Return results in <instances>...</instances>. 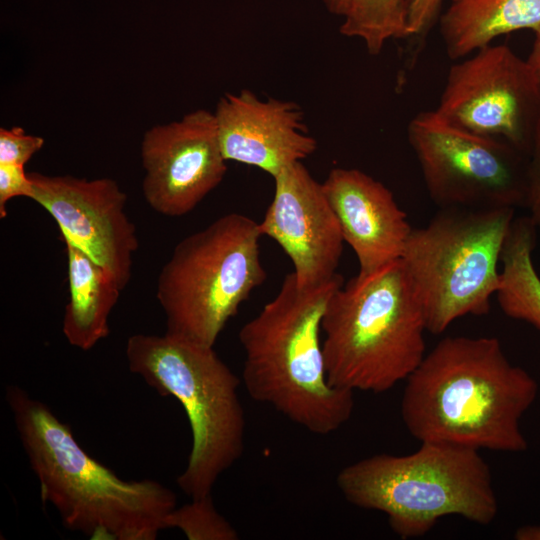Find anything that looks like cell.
<instances>
[{"mask_svg":"<svg viewBox=\"0 0 540 540\" xmlns=\"http://www.w3.org/2000/svg\"><path fill=\"white\" fill-rule=\"evenodd\" d=\"M401 416L417 440L475 450L528 448L521 418L538 383L512 364L496 337L448 336L405 380Z\"/></svg>","mask_w":540,"mask_h":540,"instance_id":"6da1fadb","label":"cell"},{"mask_svg":"<svg viewBox=\"0 0 540 540\" xmlns=\"http://www.w3.org/2000/svg\"><path fill=\"white\" fill-rule=\"evenodd\" d=\"M5 398L30 466L67 529L90 539L154 540L167 529L176 494L157 481H126L91 457L70 427L16 385Z\"/></svg>","mask_w":540,"mask_h":540,"instance_id":"7a4b0ae2","label":"cell"},{"mask_svg":"<svg viewBox=\"0 0 540 540\" xmlns=\"http://www.w3.org/2000/svg\"><path fill=\"white\" fill-rule=\"evenodd\" d=\"M342 284L338 274L303 287L291 272L239 332L249 396L317 435L337 431L354 409V392L328 381L321 338L327 304Z\"/></svg>","mask_w":540,"mask_h":540,"instance_id":"3957f363","label":"cell"},{"mask_svg":"<svg viewBox=\"0 0 540 540\" xmlns=\"http://www.w3.org/2000/svg\"><path fill=\"white\" fill-rule=\"evenodd\" d=\"M426 319L401 261L357 274L331 296L322 320L328 381L352 392L384 393L426 355Z\"/></svg>","mask_w":540,"mask_h":540,"instance_id":"277c9868","label":"cell"},{"mask_svg":"<svg viewBox=\"0 0 540 540\" xmlns=\"http://www.w3.org/2000/svg\"><path fill=\"white\" fill-rule=\"evenodd\" d=\"M336 483L351 504L384 513L402 539L424 536L447 515L488 525L498 513L490 467L466 447L422 442L411 454L373 455L344 467Z\"/></svg>","mask_w":540,"mask_h":540,"instance_id":"5b68a950","label":"cell"},{"mask_svg":"<svg viewBox=\"0 0 540 540\" xmlns=\"http://www.w3.org/2000/svg\"><path fill=\"white\" fill-rule=\"evenodd\" d=\"M125 352L131 372L160 395L177 399L186 412L192 446L178 486L191 499L210 495L244 450L241 380L212 346L168 332L131 335Z\"/></svg>","mask_w":540,"mask_h":540,"instance_id":"8992f818","label":"cell"},{"mask_svg":"<svg viewBox=\"0 0 540 540\" xmlns=\"http://www.w3.org/2000/svg\"><path fill=\"white\" fill-rule=\"evenodd\" d=\"M259 223L225 214L183 238L158 277L168 333L212 346L241 304L266 279Z\"/></svg>","mask_w":540,"mask_h":540,"instance_id":"52a82bcc","label":"cell"},{"mask_svg":"<svg viewBox=\"0 0 540 540\" xmlns=\"http://www.w3.org/2000/svg\"><path fill=\"white\" fill-rule=\"evenodd\" d=\"M515 208H444L413 228L401 261L427 331L443 333L466 315H485L500 285L498 264Z\"/></svg>","mask_w":540,"mask_h":540,"instance_id":"ba28073f","label":"cell"},{"mask_svg":"<svg viewBox=\"0 0 540 540\" xmlns=\"http://www.w3.org/2000/svg\"><path fill=\"white\" fill-rule=\"evenodd\" d=\"M407 137L440 209L524 206L528 156L509 143L460 129L435 110L414 116Z\"/></svg>","mask_w":540,"mask_h":540,"instance_id":"9c48e42d","label":"cell"},{"mask_svg":"<svg viewBox=\"0 0 540 540\" xmlns=\"http://www.w3.org/2000/svg\"><path fill=\"white\" fill-rule=\"evenodd\" d=\"M435 112L528 156L540 120V85L526 60L506 45L490 44L451 66Z\"/></svg>","mask_w":540,"mask_h":540,"instance_id":"30bf717a","label":"cell"},{"mask_svg":"<svg viewBox=\"0 0 540 540\" xmlns=\"http://www.w3.org/2000/svg\"><path fill=\"white\" fill-rule=\"evenodd\" d=\"M30 199L55 220L64 243L80 249L105 269L123 290L139 247L136 228L125 212L127 195L111 178L28 173Z\"/></svg>","mask_w":540,"mask_h":540,"instance_id":"8fae6325","label":"cell"},{"mask_svg":"<svg viewBox=\"0 0 540 540\" xmlns=\"http://www.w3.org/2000/svg\"><path fill=\"white\" fill-rule=\"evenodd\" d=\"M141 158L145 200L169 217L191 212L222 182L227 171L215 115L205 109L146 131Z\"/></svg>","mask_w":540,"mask_h":540,"instance_id":"7c38bea8","label":"cell"},{"mask_svg":"<svg viewBox=\"0 0 540 540\" xmlns=\"http://www.w3.org/2000/svg\"><path fill=\"white\" fill-rule=\"evenodd\" d=\"M273 179V199L259 222L262 236L273 239L290 258L299 285L333 279L345 241L322 183L302 162L288 165Z\"/></svg>","mask_w":540,"mask_h":540,"instance_id":"4fadbf2b","label":"cell"},{"mask_svg":"<svg viewBox=\"0 0 540 540\" xmlns=\"http://www.w3.org/2000/svg\"><path fill=\"white\" fill-rule=\"evenodd\" d=\"M214 115L226 161L257 167L272 177L317 149L304 113L293 101L261 99L243 89L224 94Z\"/></svg>","mask_w":540,"mask_h":540,"instance_id":"5bb4252c","label":"cell"},{"mask_svg":"<svg viewBox=\"0 0 540 540\" xmlns=\"http://www.w3.org/2000/svg\"><path fill=\"white\" fill-rule=\"evenodd\" d=\"M344 241L353 249L359 275L401 259L412 227L393 193L354 168H334L322 183Z\"/></svg>","mask_w":540,"mask_h":540,"instance_id":"9a60e30c","label":"cell"},{"mask_svg":"<svg viewBox=\"0 0 540 540\" xmlns=\"http://www.w3.org/2000/svg\"><path fill=\"white\" fill-rule=\"evenodd\" d=\"M439 20L446 54L459 60L501 35L540 31V0H451Z\"/></svg>","mask_w":540,"mask_h":540,"instance_id":"2e32d148","label":"cell"},{"mask_svg":"<svg viewBox=\"0 0 540 540\" xmlns=\"http://www.w3.org/2000/svg\"><path fill=\"white\" fill-rule=\"evenodd\" d=\"M65 245L69 300L62 330L70 345L86 351L109 335V316L122 289L84 252L70 243Z\"/></svg>","mask_w":540,"mask_h":540,"instance_id":"e0dca14e","label":"cell"},{"mask_svg":"<svg viewBox=\"0 0 540 540\" xmlns=\"http://www.w3.org/2000/svg\"><path fill=\"white\" fill-rule=\"evenodd\" d=\"M536 232L528 216L513 220L501 253L503 267L496 296L506 316L540 330V276L532 259Z\"/></svg>","mask_w":540,"mask_h":540,"instance_id":"ac0fdd59","label":"cell"},{"mask_svg":"<svg viewBox=\"0 0 540 540\" xmlns=\"http://www.w3.org/2000/svg\"><path fill=\"white\" fill-rule=\"evenodd\" d=\"M407 16L408 0H353L339 30L377 55L389 39L408 37Z\"/></svg>","mask_w":540,"mask_h":540,"instance_id":"d6986e66","label":"cell"},{"mask_svg":"<svg viewBox=\"0 0 540 540\" xmlns=\"http://www.w3.org/2000/svg\"><path fill=\"white\" fill-rule=\"evenodd\" d=\"M177 507L166 526L181 530L189 540H237L238 532L216 509L211 494Z\"/></svg>","mask_w":540,"mask_h":540,"instance_id":"ffe728a7","label":"cell"},{"mask_svg":"<svg viewBox=\"0 0 540 540\" xmlns=\"http://www.w3.org/2000/svg\"><path fill=\"white\" fill-rule=\"evenodd\" d=\"M44 139L26 134L23 128H0V163L24 166L39 151Z\"/></svg>","mask_w":540,"mask_h":540,"instance_id":"44dd1931","label":"cell"},{"mask_svg":"<svg viewBox=\"0 0 540 540\" xmlns=\"http://www.w3.org/2000/svg\"><path fill=\"white\" fill-rule=\"evenodd\" d=\"M524 206L529 210V218L540 229V120L527 159Z\"/></svg>","mask_w":540,"mask_h":540,"instance_id":"7402d4cb","label":"cell"},{"mask_svg":"<svg viewBox=\"0 0 540 540\" xmlns=\"http://www.w3.org/2000/svg\"><path fill=\"white\" fill-rule=\"evenodd\" d=\"M31 181L24 171V166L0 163V217L7 215L6 204L14 197L30 198Z\"/></svg>","mask_w":540,"mask_h":540,"instance_id":"603a6c76","label":"cell"},{"mask_svg":"<svg viewBox=\"0 0 540 540\" xmlns=\"http://www.w3.org/2000/svg\"><path fill=\"white\" fill-rule=\"evenodd\" d=\"M443 0H408V37L424 38L439 17Z\"/></svg>","mask_w":540,"mask_h":540,"instance_id":"cb8c5ba5","label":"cell"},{"mask_svg":"<svg viewBox=\"0 0 540 540\" xmlns=\"http://www.w3.org/2000/svg\"><path fill=\"white\" fill-rule=\"evenodd\" d=\"M526 61L534 72L540 85V31L535 33L532 49Z\"/></svg>","mask_w":540,"mask_h":540,"instance_id":"d4e9b609","label":"cell"},{"mask_svg":"<svg viewBox=\"0 0 540 540\" xmlns=\"http://www.w3.org/2000/svg\"><path fill=\"white\" fill-rule=\"evenodd\" d=\"M327 10L334 15L345 16L353 0H322Z\"/></svg>","mask_w":540,"mask_h":540,"instance_id":"484cf974","label":"cell"}]
</instances>
